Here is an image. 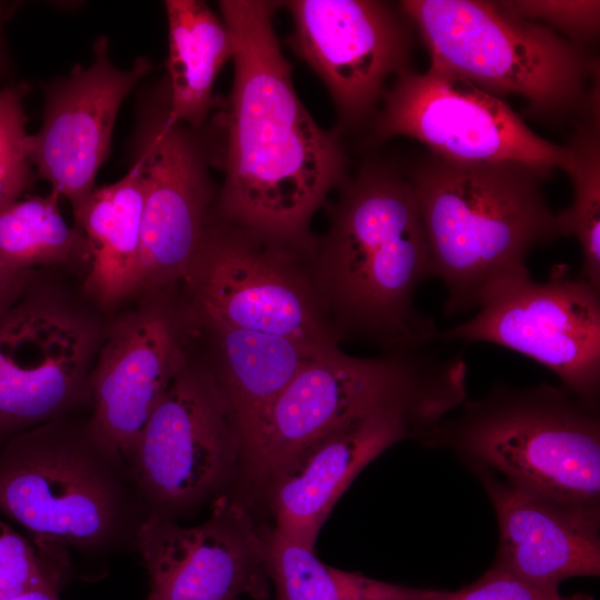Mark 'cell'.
<instances>
[{
  "label": "cell",
  "instance_id": "1",
  "mask_svg": "<svg viewBox=\"0 0 600 600\" xmlns=\"http://www.w3.org/2000/svg\"><path fill=\"white\" fill-rule=\"evenodd\" d=\"M233 82L221 118L223 182L213 217L313 257L310 221L347 180V156L299 99L273 27L281 1L221 0Z\"/></svg>",
  "mask_w": 600,
  "mask_h": 600
},
{
  "label": "cell",
  "instance_id": "2",
  "mask_svg": "<svg viewBox=\"0 0 600 600\" xmlns=\"http://www.w3.org/2000/svg\"><path fill=\"white\" fill-rule=\"evenodd\" d=\"M339 189L311 269L338 338L387 352L427 348L439 330L414 304L431 269L411 183L397 167L368 160Z\"/></svg>",
  "mask_w": 600,
  "mask_h": 600
},
{
  "label": "cell",
  "instance_id": "3",
  "mask_svg": "<svg viewBox=\"0 0 600 600\" xmlns=\"http://www.w3.org/2000/svg\"><path fill=\"white\" fill-rule=\"evenodd\" d=\"M551 172L518 161L452 160L431 152L403 172L418 202L431 278L447 290V316L476 308L489 284L529 273V252L560 238L542 189Z\"/></svg>",
  "mask_w": 600,
  "mask_h": 600
},
{
  "label": "cell",
  "instance_id": "4",
  "mask_svg": "<svg viewBox=\"0 0 600 600\" xmlns=\"http://www.w3.org/2000/svg\"><path fill=\"white\" fill-rule=\"evenodd\" d=\"M0 513L36 540L90 554L134 550L150 514L120 449L80 413L0 446Z\"/></svg>",
  "mask_w": 600,
  "mask_h": 600
},
{
  "label": "cell",
  "instance_id": "5",
  "mask_svg": "<svg viewBox=\"0 0 600 600\" xmlns=\"http://www.w3.org/2000/svg\"><path fill=\"white\" fill-rule=\"evenodd\" d=\"M399 6L419 31L430 67L500 99L520 96L532 118L557 126L600 104L599 60L544 23L498 1L403 0Z\"/></svg>",
  "mask_w": 600,
  "mask_h": 600
},
{
  "label": "cell",
  "instance_id": "6",
  "mask_svg": "<svg viewBox=\"0 0 600 600\" xmlns=\"http://www.w3.org/2000/svg\"><path fill=\"white\" fill-rule=\"evenodd\" d=\"M466 399L461 354L424 348L359 358L337 347L303 367L273 400L243 441L240 463L268 487L308 448L380 409L409 404L448 414Z\"/></svg>",
  "mask_w": 600,
  "mask_h": 600
},
{
  "label": "cell",
  "instance_id": "7",
  "mask_svg": "<svg viewBox=\"0 0 600 600\" xmlns=\"http://www.w3.org/2000/svg\"><path fill=\"white\" fill-rule=\"evenodd\" d=\"M428 441L450 443L520 488L600 508V420L597 408L564 387L497 384L464 401Z\"/></svg>",
  "mask_w": 600,
  "mask_h": 600
},
{
  "label": "cell",
  "instance_id": "8",
  "mask_svg": "<svg viewBox=\"0 0 600 600\" xmlns=\"http://www.w3.org/2000/svg\"><path fill=\"white\" fill-rule=\"evenodd\" d=\"M107 327L39 271L0 312V446L52 419L91 412L89 379Z\"/></svg>",
  "mask_w": 600,
  "mask_h": 600
},
{
  "label": "cell",
  "instance_id": "9",
  "mask_svg": "<svg viewBox=\"0 0 600 600\" xmlns=\"http://www.w3.org/2000/svg\"><path fill=\"white\" fill-rule=\"evenodd\" d=\"M301 253L213 214L182 282L188 313L233 329L330 349L338 336Z\"/></svg>",
  "mask_w": 600,
  "mask_h": 600
},
{
  "label": "cell",
  "instance_id": "10",
  "mask_svg": "<svg viewBox=\"0 0 600 600\" xmlns=\"http://www.w3.org/2000/svg\"><path fill=\"white\" fill-rule=\"evenodd\" d=\"M232 407L206 361L191 359L122 452L151 514L176 520L241 462Z\"/></svg>",
  "mask_w": 600,
  "mask_h": 600
},
{
  "label": "cell",
  "instance_id": "11",
  "mask_svg": "<svg viewBox=\"0 0 600 600\" xmlns=\"http://www.w3.org/2000/svg\"><path fill=\"white\" fill-rule=\"evenodd\" d=\"M137 111L131 156L140 160L144 182L139 294L147 296L182 280L212 219L218 191L200 129L170 116L166 79L142 92Z\"/></svg>",
  "mask_w": 600,
  "mask_h": 600
},
{
  "label": "cell",
  "instance_id": "12",
  "mask_svg": "<svg viewBox=\"0 0 600 600\" xmlns=\"http://www.w3.org/2000/svg\"><path fill=\"white\" fill-rule=\"evenodd\" d=\"M558 266L547 281L531 273L489 284L469 320L439 331L438 339L486 342L523 354L552 371L597 408L600 390V291Z\"/></svg>",
  "mask_w": 600,
  "mask_h": 600
},
{
  "label": "cell",
  "instance_id": "13",
  "mask_svg": "<svg viewBox=\"0 0 600 600\" xmlns=\"http://www.w3.org/2000/svg\"><path fill=\"white\" fill-rule=\"evenodd\" d=\"M382 99L381 110L372 117L369 144L408 137L447 159L511 160L564 171L572 159L569 144L543 139L503 99L446 70L409 69Z\"/></svg>",
  "mask_w": 600,
  "mask_h": 600
},
{
  "label": "cell",
  "instance_id": "14",
  "mask_svg": "<svg viewBox=\"0 0 600 600\" xmlns=\"http://www.w3.org/2000/svg\"><path fill=\"white\" fill-rule=\"evenodd\" d=\"M292 18L289 43L327 87L336 132L373 117L392 76L409 70L414 28L398 4L377 0L281 1Z\"/></svg>",
  "mask_w": 600,
  "mask_h": 600
},
{
  "label": "cell",
  "instance_id": "15",
  "mask_svg": "<svg viewBox=\"0 0 600 600\" xmlns=\"http://www.w3.org/2000/svg\"><path fill=\"white\" fill-rule=\"evenodd\" d=\"M134 550L149 578L146 600H254L270 597L261 527L227 496L202 523L184 527L149 514Z\"/></svg>",
  "mask_w": 600,
  "mask_h": 600
},
{
  "label": "cell",
  "instance_id": "16",
  "mask_svg": "<svg viewBox=\"0 0 600 600\" xmlns=\"http://www.w3.org/2000/svg\"><path fill=\"white\" fill-rule=\"evenodd\" d=\"M169 290L108 322L90 374L91 419L121 453L192 359L186 306L168 299Z\"/></svg>",
  "mask_w": 600,
  "mask_h": 600
},
{
  "label": "cell",
  "instance_id": "17",
  "mask_svg": "<svg viewBox=\"0 0 600 600\" xmlns=\"http://www.w3.org/2000/svg\"><path fill=\"white\" fill-rule=\"evenodd\" d=\"M152 69L146 57L129 69L118 68L109 56V39L100 36L89 66L77 63L67 76L43 84V121L31 134V161L37 178L72 209L94 189L122 101Z\"/></svg>",
  "mask_w": 600,
  "mask_h": 600
},
{
  "label": "cell",
  "instance_id": "18",
  "mask_svg": "<svg viewBox=\"0 0 600 600\" xmlns=\"http://www.w3.org/2000/svg\"><path fill=\"white\" fill-rule=\"evenodd\" d=\"M446 416L433 408L397 404L318 441L268 486L273 530L314 550L321 527L356 477L393 444L408 438L428 440Z\"/></svg>",
  "mask_w": 600,
  "mask_h": 600
},
{
  "label": "cell",
  "instance_id": "19",
  "mask_svg": "<svg viewBox=\"0 0 600 600\" xmlns=\"http://www.w3.org/2000/svg\"><path fill=\"white\" fill-rule=\"evenodd\" d=\"M481 479L498 520L496 564L553 592L566 579L599 576L600 508L562 502L487 470Z\"/></svg>",
  "mask_w": 600,
  "mask_h": 600
},
{
  "label": "cell",
  "instance_id": "20",
  "mask_svg": "<svg viewBox=\"0 0 600 600\" xmlns=\"http://www.w3.org/2000/svg\"><path fill=\"white\" fill-rule=\"evenodd\" d=\"M144 182L141 162L132 158L118 181L94 189L73 210L84 236L90 264L82 290L101 309L139 294Z\"/></svg>",
  "mask_w": 600,
  "mask_h": 600
},
{
  "label": "cell",
  "instance_id": "21",
  "mask_svg": "<svg viewBox=\"0 0 600 600\" xmlns=\"http://www.w3.org/2000/svg\"><path fill=\"white\" fill-rule=\"evenodd\" d=\"M188 317L192 327L208 337L206 362L229 399L241 444L293 377L314 358L333 349L233 329L189 313Z\"/></svg>",
  "mask_w": 600,
  "mask_h": 600
},
{
  "label": "cell",
  "instance_id": "22",
  "mask_svg": "<svg viewBox=\"0 0 600 600\" xmlns=\"http://www.w3.org/2000/svg\"><path fill=\"white\" fill-rule=\"evenodd\" d=\"M164 8L169 112L173 120L201 129L216 106V79L232 60L231 34L206 1L167 0Z\"/></svg>",
  "mask_w": 600,
  "mask_h": 600
},
{
  "label": "cell",
  "instance_id": "23",
  "mask_svg": "<svg viewBox=\"0 0 600 600\" xmlns=\"http://www.w3.org/2000/svg\"><path fill=\"white\" fill-rule=\"evenodd\" d=\"M59 196L20 198L0 207V267L11 272L63 267L89 270L90 252L83 233L70 227Z\"/></svg>",
  "mask_w": 600,
  "mask_h": 600
},
{
  "label": "cell",
  "instance_id": "24",
  "mask_svg": "<svg viewBox=\"0 0 600 600\" xmlns=\"http://www.w3.org/2000/svg\"><path fill=\"white\" fill-rule=\"evenodd\" d=\"M266 569L277 600H424L411 588L343 571L321 562L314 551L261 526Z\"/></svg>",
  "mask_w": 600,
  "mask_h": 600
},
{
  "label": "cell",
  "instance_id": "25",
  "mask_svg": "<svg viewBox=\"0 0 600 600\" xmlns=\"http://www.w3.org/2000/svg\"><path fill=\"white\" fill-rule=\"evenodd\" d=\"M571 204L556 214L560 237H574L582 252L581 277L600 291V104L572 123Z\"/></svg>",
  "mask_w": 600,
  "mask_h": 600
},
{
  "label": "cell",
  "instance_id": "26",
  "mask_svg": "<svg viewBox=\"0 0 600 600\" xmlns=\"http://www.w3.org/2000/svg\"><path fill=\"white\" fill-rule=\"evenodd\" d=\"M70 571L68 549L24 537L0 519V600L32 589L60 592Z\"/></svg>",
  "mask_w": 600,
  "mask_h": 600
},
{
  "label": "cell",
  "instance_id": "27",
  "mask_svg": "<svg viewBox=\"0 0 600 600\" xmlns=\"http://www.w3.org/2000/svg\"><path fill=\"white\" fill-rule=\"evenodd\" d=\"M28 86H0V207L20 199L37 178L31 161L23 98Z\"/></svg>",
  "mask_w": 600,
  "mask_h": 600
},
{
  "label": "cell",
  "instance_id": "28",
  "mask_svg": "<svg viewBox=\"0 0 600 600\" xmlns=\"http://www.w3.org/2000/svg\"><path fill=\"white\" fill-rule=\"evenodd\" d=\"M520 17L539 21L587 48L600 27V1L596 0H516L498 1Z\"/></svg>",
  "mask_w": 600,
  "mask_h": 600
},
{
  "label": "cell",
  "instance_id": "29",
  "mask_svg": "<svg viewBox=\"0 0 600 600\" xmlns=\"http://www.w3.org/2000/svg\"><path fill=\"white\" fill-rule=\"evenodd\" d=\"M424 600H564L493 564L471 584L454 591L427 589Z\"/></svg>",
  "mask_w": 600,
  "mask_h": 600
},
{
  "label": "cell",
  "instance_id": "30",
  "mask_svg": "<svg viewBox=\"0 0 600 600\" xmlns=\"http://www.w3.org/2000/svg\"><path fill=\"white\" fill-rule=\"evenodd\" d=\"M37 272H11L0 267V312L19 298Z\"/></svg>",
  "mask_w": 600,
  "mask_h": 600
},
{
  "label": "cell",
  "instance_id": "31",
  "mask_svg": "<svg viewBox=\"0 0 600 600\" xmlns=\"http://www.w3.org/2000/svg\"><path fill=\"white\" fill-rule=\"evenodd\" d=\"M12 9L13 4L0 1V81L6 77L9 69V60L3 39V23Z\"/></svg>",
  "mask_w": 600,
  "mask_h": 600
},
{
  "label": "cell",
  "instance_id": "32",
  "mask_svg": "<svg viewBox=\"0 0 600 600\" xmlns=\"http://www.w3.org/2000/svg\"><path fill=\"white\" fill-rule=\"evenodd\" d=\"M4 600H61L60 592L50 589H32Z\"/></svg>",
  "mask_w": 600,
  "mask_h": 600
},
{
  "label": "cell",
  "instance_id": "33",
  "mask_svg": "<svg viewBox=\"0 0 600 600\" xmlns=\"http://www.w3.org/2000/svg\"><path fill=\"white\" fill-rule=\"evenodd\" d=\"M564 600H594V599L589 594L578 593L571 597H564Z\"/></svg>",
  "mask_w": 600,
  "mask_h": 600
}]
</instances>
